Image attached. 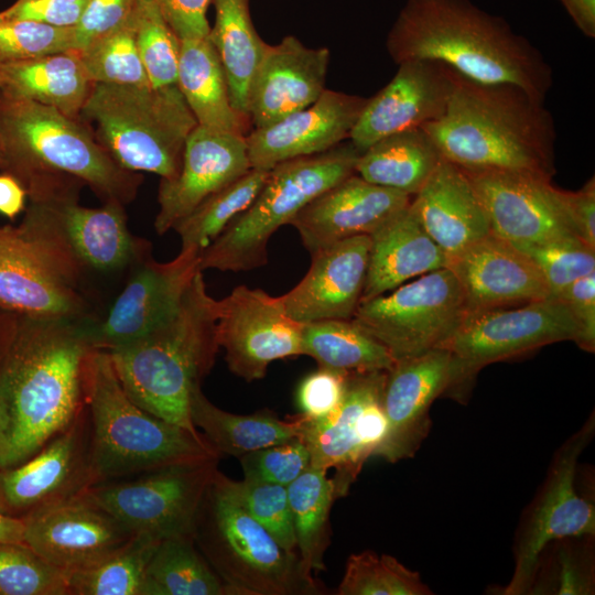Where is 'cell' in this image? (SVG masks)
Segmentation results:
<instances>
[{
	"label": "cell",
	"instance_id": "277c9868",
	"mask_svg": "<svg viewBox=\"0 0 595 595\" xmlns=\"http://www.w3.org/2000/svg\"><path fill=\"white\" fill-rule=\"evenodd\" d=\"M0 169L20 182L30 199L86 184L105 202L125 205L142 182L140 174L117 164L80 120L4 94Z\"/></svg>",
	"mask_w": 595,
	"mask_h": 595
},
{
	"label": "cell",
	"instance_id": "7402d4cb",
	"mask_svg": "<svg viewBox=\"0 0 595 595\" xmlns=\"http://www.w3.org/2000/svg\"><path fill=\"white\" fill-rule=\"evenodd\" d=\"M393 78L367 99L349 141L364 152L376 141L439 120L453 89V68L432 60H407Z\"/></svg>",
	"mask_w": 595,
	"mask_h": 595
},
{
	"label": "cell",
	"instance_id": "2e32d148",
	"mask_svg": "<svg viewBox=\"0 0 595 595\" xmlns=\"http://www.w3.org/2000/svg\"><path fill=\"white\" fill-rule=\"evenodd\" d=\"M463 171L486 213L490 234L517 247L578 238L550 177L524 171Z\"/></svg>",
	"mask_w": 595,
	"mask_h": 595
},
{
	"label": "cell",
	"instance_id": "f546056e",
	"mask_svg": "<svg viewBox=\"0 0 595 595\" xmlns=\"http://www.w3.org/2000/svg\"><path fill=\"white\" fill-rule=\"evenodd\" d=\"M78 188L50 194L43 201L53 213L69 248L82 263L98 270H112L130 262L138 244L129 231L123 205L105 202L89 208L78 204Z\"/></svg>",
	"mask_w": 595,
	"mask_h": 595
},
{
	"label": "cell",
	"instance_id": "484cf974",
	"mask_svg": "<svg viewBox=\"0 0 595 595\" xmlns=\"http://www.w3.org/2000/svg\"><path fill=\"white\" fill-rule=\"evenodd\" d=\"M467 311L508 307L551 296L538 267L517 246L493 234L448 259Z\"/></svg>",
	"mask_w": 595,
	"mask_h": 595
},
{
	"label": "cell",
	"instance_id": "60d3db41",
	"mask_svg": "<svg viewBox=\"0 0 595 595\" xmlns=\"http://www.w3.org/2000/svg\"><path fill=\"white\" fill-rule=\"evenodd\" d=\"M269 171L251 167L230 184L209 195L180 219L172 229L180 236L181 249L196 248L202 252L208 247L252 204Z\"/></svg>",
	"mask_w": 595,
	"mask_h": 595
},
{
	"label": "cell",
	"instance_id": "c3c4849f",
	"mask_svg": "<svg viewBox=\"0 0 595 595\" xmlns=\"http://www.w3.org/2000/svg\"><path fill=\"white\" fill-rule=\"evenodd\" d=\"M540 270L552 296L574 281L595 272V249L578 238L518 247Z\"/></svg>",
	"mask_w": 595,
	"mask_h": 595
},
{
	"label": "cell",
	"instance_id": "9f6ffc18",
	"mask_svg": "<svg viewBox=\"0 0 595 595\" xmlns=\"http://www.w3.org/2000/svg\"><path fill=\"white\" fill-rule=\"evenodd\" d=\"M180 41L209 36L207 10L212 0H155Z\"/></svg>",
	"mask_w": 595,
	"mask_h": 595
},
{
	"label": "cell",
	"instance_id": "91938a15",
	"mask_svg": "<svg viewBox=\"0 0 595 595\" xmlns=\"http://www.w3.org/2000/svg\"><path fill=\"white\" fill-rule=\"evenodd\" d=\"M564 9L587 37H595V0H561Z\"/></svg>",
	"mask_w": 595,
	"mask_h": 595
},
{
	"label": "cell",
	"instance_id": "be15d7a7",
	"mask_svg": "<svg viewBox=\"0 0 595 595\" xmlns=\"http://www.w3.org/2000/svg\"><path fill=\"white\" fill-rule=\"evenodd\" d=\"M2 96H3V93H2V90L0 89V99L2 98Z\"/></svg>",
	"mask_w": 595,
	"mask_h": 595
},
{
	"label": "cell",
	"instance_id": "44dd1931",
	"mask_svg": "<svg viewBox=\"0 0 595 595\" xmlns=\"http://www.w3.org/2000/svg\"><path fill=\"white\" fill-rule=\"evenodd\" d=\"M201 251L181 249L169 262L147 260L98 326L87 327L93 349L109 351L145 335L178 307L199 268Z\"/></svg>",
	"mask_w": 595,
	"mask_h": 595
},
{
	"label": "cell",
	"instance_id": "6da1fadb",
	"mask_svg": "<svg viewBox=\"0 0 595 595\" xmlns=\"http://www.w3.org/2000/svg\"><path fill=\"white\" fill-rule=\"evenodd\" d=\"M91 349L87 326L77 321L22 316L11 331L0 358V399L10 421L3 468L33 456L84 410Z\"/></svg>",
	"mask_w": 595,
	"mask_h": 595
},
{
	"label": "cell",
	"instance_id": "ba28073f",
	"mask_svg": "<svg viewBox=\"0 0 595 595\" xmlns=\"http://www.w3.org/2000/svg\"><path fill=\"white\" fill-rule=\"evenodd\" d=\"M193 538L230 595L323 593L299 555L284 550L220 488L214 476L198 508Z\"/></svg>",
	"mask_w": 595,
	"mask_h": 595
},
{
	"label": "cell",
	"instance_id": "94428289",
	"mask_svg": "<svg viewBox=\"0 0 595 595\" xmlns=\"http://www.w3.org/2000/svg\"><path fill=\"white\" fill-rule=\"evenodd\" d=\"M25 520L13 516L0 506V544L24 543Z\"/></svg>",
	"mask_w": 595,
	"mask_h": 595
},
{
	"label": "cell",
	"instance_id": "d6a6232c",
	"mask_svg": "<svg viewBox=\"0 0 595 595\" xmlns=\"http://www.w3.org/2000/svg\"><path fill=\"white\" fill-rule=\"evenodd\" d=\"M177 86L197 125L247 134L250 121L231 104L226 75L209 36L181 41Z\"/></svg>",
	"mask_w": 595,
	"mask_h": 595
},
{
	"label": "cell",
	"instance_id": "d4e9b609",
	"mask_svg": "<svg viewBox=\"0 0 595 595\" xmlns=\"http://www.w3.org/2000/svg\"><path fill=\"white\" fill-rule=\"evenodd\" d=\"M410 202V195L372 184L355 173L311 201L289 225L313 255L354 236H370Z\"/></svg>",
	"mask_w": 595,
	"mask_h": 595
},
{
	"label": "cell",
	"instance_id": "f5cc1de1",
	"mask_svg": "<svg viewBox=\"0 0 595 595\" xmlns=\"http://www.w3.org/2000/svg\"><path fill=\"white\" fill-rule=\"evenodd\" d=\"M139 0H89L75 28V50L123 24L136 11Z\"/></svg>",
	"mask_w": 595,
	"mask_h": 595
},
{
	"label": "cell",
	"instance_id": "3957f363",
	"mask_svg": "<svg viewBox=\"0 0 595 595\" xmlns=\"http://www.w3.org/2000/svg\"><path fill=\"white\" fill-rule=\"evenodd\" d=\"M422 128L442 159L463 170L555 173L554 119L519 86L479 83L453 69L445 113Z\"/></svg>",
	"mask_w": 595,
	"mask_h": 595
},
{
	"label": "cell",
	"instance_id": "4316f807",
	"mask_svg": "<svg viewBox=\"0 0 595 595\" xmlns=\"http://www.w3.org/2000/svg\"><path fill=\"white\" fill-rule=\"evenodd\" d=\"M328 62L327 47H307L292 35L268 44L249 91L252 129L272 125L315 102L326 89Z\"/></svg>",
	"mask_w": 595,
	"mask_h": 595
},
{
	"label": "cell",
	"instance_id": "11a10c76",
	"mask_svg": "<svg viewBox=\"0 0 595 595\" xmlns=\"http://www.w3.org/2000/svg\"><path fill=\"white\" fill-rule=\"evenodd\" d=\"M555 298L565 303L578 326L577 345L587 351H594L595 272L574 281Z\"/></svg>",
	"mask_w": 595,
	"mask_h": 595
},
{
	"label": "cell",
	"instance_id": "603a6c76",
	"mask_svg": "<svg viewBox=\"0 0 595 595\" xmlns=\"http://www.w3.org/2000/svg\"><path fill=\"white\" fill-rule=\"evenodd\" d=\"M250 169L245 136L197 125L185 142L178 174L161 180L155 231L167 232L205 198Z\"/></svg>",
	"mask_w": 595,
	"mask_h": 595
},
{
	"label": "cell",
	"instance_id": "d590c367",
	"mask_svg": "<svg viewBox=\"0 0 595 595\" xmlns=\"http://www.w3.org/2000/svg\"><path fill=\"white\" fill-rule=\"evenodd\" d=\"M442 156L428 132L415 128L389 134L359 155L356 174L383 187L415 195Z\"/></svg>",
	"mask_w": 595,
	"mask_h": 595
},
{
	"label": "cell",
	"instance_id": "f907efd6",
	"mask_svg": "<svg viewBox=\"0 0 595 595\" xmlns=\"http://www.w3.org/2000/svg\"><path fill=\"white\" fill-rule=\"evenodd\" d=\"M239 459L244 479L285 487L305 472L311 463L302 436L249 452Z\"/></svg>",
	"mask_w": 595,
	"mask_h": 595
},
{
	"label": "cell",
	"instance_id": "f6af8a7d",
	"mask_svg": "<svg viewBox=\"0 0 595 595\" xmlns=\"http://www.w3.org/2000/svg\"><path fill=\"white\" fill-rule=\"evenodd\" d=\"M214 477L220 488L257 520L284 550L298 554L285 486L247 479L234 480L218 469Z\"/></svg>",
	"mask_w": 595,
	"mask_h": 595
},
{
	"label": "cell",
	"instance_id": "680465c9",
	"mask_svg": "<svg viewBox=\"0 0 595 595\" xmlns=\"http://www.w3.org/2000/svg\"><path fill=\"white\" fill-rule=\"evenodd\" d=\"M26 192L20 182L8 173L0 175V213L13 219L24 208Z\"/></svg>",
	"mask_w": 595,
	"mask_h": 595
},
{
	"label": "cell",
	"instance_id": "816d5d0a",
	"mask_svg": "<svg viewBox=\"0 0 595 595\" xmlns=\"http://www.w3.org/2000/svg\"><path fill=\"white\" fill-rule=\"evenodd\" d=\"M349 372L318 367L307 375L296 390V404L306 420H318L340 404Z\"/></svg>",
	"mask_w": 595,
	"mask_h": 595
},
{
	"label": "cell",
	"instance_id": "74e56055",
	"mask_svg": "<svg viewBox=\"0 0 595 595\" xmlns=\"http://www.w3.org/2000/svg\"><path fill=\"white\" fill-rule=\"evenodd\" d=\"M141 595H230L192 534L162 539L150 559Z\"/></svg>",
	"mask_w": 595,
	"mask_h": 595
},
{
	"label": "cell",
	"instance_id": "1f68e13d",
	"mask_svg": "<svg viewBox=\"0 0 595 595\" xmlns=\"http://www.w3.org/2000/svg\"><path fill=\"white\" fill-rule=\"evenodd\" d=\"M94 83L73 51L0 64V89L79 120Z\"/></svg>",
	"mask_w": 595,
	"mask_h": 595
},
{
	"label": "cell",
	"instance_id": "ee69618b",
	"mask_svg": "<svg viewBox=\"0 0 595 595\" xmlns=\"http://www.w3.org/2000/svg\"><path fill=\"white\" fill-rule=\"evenodd\" d=\"M337 595H431L420 574L396 558L366 550L350 554Z\"/></svg>",
	"mask_w": 595,
	"mask_h": 595
},
{
	"label": "cell",
	"instance_id": "ac0fdd59",
	"mask_svg": "<svg viewBox=\"0 0 595 595\" xmlns=\"http://www.w3.org/2000/svg\"><path fill=\"white\" fill-rule=\"evenodd\" d=\"M450 389L457 390V369L448 349L396 359L382 392L388 433L374 456L389 463L412 457L429 434L433 401Z\"/></svg>",
	"mask_w": 595,
	"mask_h": 595
},
{
	"label": "cell",
	"instance_id": "83f0119b",
	"mask_svg": "<svg viewBox=\"0 0 595 595\" xmlns=\"http://www.w3.org/2000/svg\"><path fill=\"white\" fill-rule=\"evenodd\" d=\"M370 237L354 236L312 256L304 278L281 295L288 315L306 324L323 320H351L366 282Z\"/></svg>",
	"mask_w": 595,
	"mask_h": 595
},
{
	"label": "cell",
	"instance_id": "f1b7e54d",
	"mask_svg": "<svg viewBox=\"0 0 595 595\" xmlns=\"http://www.w3.org/2000/svg\"><path fill=\"white\" fill-rule=\"evenodd\" d=\"M410 209L448 259L490 234L486 213L466 173L444 159L413 195Z\"/></svg>",
	"mask_w": 595,
	"mask_h": 595
},
{
	"label": "cell",
	"instance_id": "7a4b0ae2",
	"mask_svg": "<svg viewBox=\"0 0 595 595\" xmlns=\"http://www.w3.org/2000/svg\"><path fill=\"white\" fill-rule=\"evenodd\" d=\"M386 47L396 64L436 61L475 82L519 86L542 102L553 84L538 47L472 0H408Z\"/></svg>",
	"mask_w": 595,
	"mask_h": 595
},
{
	"label": "cell",
	"instance_id": "e0dca14e",
	"mask_svg": "<svg viewBox=\"0 0 595 595\" xmlns=\"http://www.w3.org/2000/svg\"><path fill=\"white\" fill-rule=\"evenodd\" d=\"M303 324L291 318L281 296L236 286L218 301V343L231 372L253 381L278 359L302 355Z\"/></svg>",
	"mask_w": 595,
	"mask_h": 595
},
{
	"label": "cell",
	"instance_id": "ffe728a7",
	"mask_svg": "<svg viewBox=\"0 0 595 595\" xmlns=\"http://www.w3.org/2000/svg\"><path fill=\"white\" fill-rule=\"evenodd\" d=\"M91 486L89 420L85 409L37 453L0 469V506L25 517Z\"/></svg>",
	"mask_w": 595,
	"mask_h": 595
},
{
	"label": "cell",
	"instance_id": "8992f818",
	"mask_svg": "<svg viewBox=\"0 0 595 595\" xmlns=\"http://www.w3.org/2000/svg\"><path fill=\"white\" fill-rule=\"evenodd\" d=\"M91 486L162 467L219 458L203 434L164 421L125 392L108 351L91 349L84 376Z\"/></svg>",
	"mask_w": 595,
	"mask_h": 595
},
{
	"label": "cell",
	"instance_id": "5b68a950",
	"mask_svg": "<svg viewBox=\"0 0 595 595\" xmlns=\"http://www.w3.org/2000/svg\"><path fill=\"white\" fill-rule=\"evenodd\" d=\"M217 321L218 301L207 293L198 271L167 320L108 351L128 397L147 412L199 434L191 421L190 399L220 348Z\"/></svg>",
	"mask_w": 595,
	"mask_h": 595
},
{
	"label": "cell",
	"instance_id": "9a60e30c",
	"mask_svg": "<svg viewBox=\"0 0 595 595\" xmlns=\"http://www.w3.org/2000/svg\"><path fill=\"white\" fill-rule=\"evenodd\" d=\"M386 372H349L338 408L322 419H305L302 439L310 452V467L335 469L332 480L337 499L348 494L366 461L387 436L382 405Z\"/></svg>",
	"mask_w": 595,
	"mask_h": 595
},
{
	"label": "cell",
	"instance_id": "8fae6325",
	"mask_svg": "<svg viewBox=\"0 0 595 595\" xmlns=\"http://www.w3.org/2000/svg\"><path fill=\"white\" fill-rule=\"evenodd\" d=\"M466 312L456 277L442 268L399 285L390 294L360 302L351 320L386 346L396 360L443 348Z\"/></svg>",
	"mask_w": 595,
	"mask_h": 595
},
{
	"label": "cell",
	"instance_id": "e575fe53",
	"mask_svg": "<svg viewBox=\"0 0 595 595\" xmlns=\"http://www.w3.org/2000/svg\"><path fill=\"white\" fill-rule=\"evenodd\" d=\"M212 3L215 22L209 40L224 68L231 104L249 120V91L268 44L251 21L249 0H212Z\"/></svg>",
	"mask_w": 595,
	"mask_h": 595
},
{
	"label": "cell",
	"instance_id": "db71d44e",
	"mask_svg": "<svg viewBox=\"0 0 595 595\" xmlns=\"http://www.w3.org/2000/svg\"><path fill=\"white\" fill-rule=\"evenodd\" d=\"M89 0H17L0 15L33 21L55 28H72L79 22Z\"/></svg>",
	"mask_w": 595,
	"mask_h": 595
},
{
	"label": "cell",
	"instance_id": "7c38bea8",
	"mask_svg": "<svg viewBox=\"0 0 595 595\" xmlns=\"http://www.w3.org/2000/svg\"><path fill=\"white\" fill-rule=\"evenodd\" d=\"M595 432L594 414L556 450L538 494L522 513L513 541L515 570L504 595L530 594L547 544L595 536V506L576 490L578 457Z\"/></svg>",
	"mask_w": 595,
	"mask_h": 595
},
{
	"label": "cell",
	"instance_id": "5bb4252c",
	"mask_svg": "<svg viewBox=\"0 0 595 595\" xmlns=\"http://www.w3.org/2000/svg\"><path fill=\"white\" fill-rule=\"evenodd\" d=\"M580 339L578 326L565 303L555 296L508 307L467 311L443 348L457 369V389L486 365L544 345Z\"/></svg>",
	"mask_w": 595,
	"mask_h": 595
},
{
	"label": "cell",
	"instance_id": "4fadbf2b",
	"mask_svg": "<svg viewBox=\"0 0 595 595\" xmlns=\"http://www.w3.org/2000/svg\"><path fill=\"white\" fill-rule=\"evenodd\" d=\"M219 458L182 463L136 478L93 485L84 494L133 533L159 539L192 534Z\"/></svg>",
	"mask_w": 595,
	"mask_h": 595
},
{
	"label": "cell",
	"instance_id": "836d02e7",
	"mask_svg": "<svg viewBox=\"0 0 595 595\" xmlns=\"http://www.w3.org/2000/svg\"><path fill=\"white\" fill-rule=\"evenodd\" d=\"M190 416L195 428L221 455L240 457L249 452L302 436L305 418L296 414L281 420L269 411L235 414L214 405L196 387L190 399Z\"/></svg>",
	"mask_w": 595,
	"mask_h": 595
},
{
	"label": "cell",
	"instance_id": "681fc988",
	"mask_svg": "<svg viewBox=\"0 0 595 595\" xmlns=\"http://www.w3.org/2000/svg\"><path fill=\"white\" fill-rule=\"evenodd\" d=\"M75 50V28L0 15V64Z\"/></svg>",
	"mask_w": 595,
	"mask_h": 595
},
{
	"label": "cell",
	"instance_id": "ab89813d",
	"mask_svg": "<svg viewBox=\"0 0 595 595\" xmlns=\"http://www.w3.org/2000/svg\"><path fill=\"white\" fill-rule=\"evenodd\" d=\"M161 539L134 533L99 563L67 573V595H141L145 570Z\"/></svg>",
	"mask_w": 595,
	"mask_h": 595
},
{
	"label": "cell",
	"instance_id": "7bdbcfd3",
	"mask_svg": "<svg viewBox=\"0 0 595 595\" xmlns=\"http://www.w3.org/2000/svg\"><path fill=\"white\" fill-rule=\"evenodd\" d=\"M136 15L137 9L120 26L73 51L94 84L150 85L138 52Z\"/></svg>",
	"mask_w": 595,
	"mask_h": 595
},
{
	"label": "cell",
	"instance_id": "6125c7cd",
	"mask_svg": "<svg viewBox=\"0 0 595 595\" xmlns=\"http://www.w3.org/2000/svg\"><path fill=\"white\" fill-rule=\"evenodd\" d=\"M10 443V421L7 409L0 399V469L4 467V463L9 452Z\"/></svg>",
	"mask_w": 595,
	"mask_h": 595
},
{
	"label": "cell",
	"instance_id": "4dcf8cb0",
	"mask_svg": "<svg viewBox=\"0 0 595 595\" xmlns=\"http://www.w3.org/2000/svg\"><path fill=\"white\" fill-rule=\"evenodd\" d=\"M369 237L368 268L360 302L447 267V256L425 232L410 205Z\"/></svg>",
	"mask_w": 595,
	"mask_h": 595
},
{
	"label": "cell",
	"instance_id": "b9f144b4",
	"mask_svg": "<svg viewBox=\"0 0 595 595\" xmlns=\"http://www.w3.org/2000/svg\"><path fill=\"white\" fill-rule=\"evenodd\" d=\"M593 536L567 537L545 545L530 594H594Z\"/></svg>",
	"mask_w": 595,
	"mask_h": 595
},
{
	"label": "cell",
	"instance_id": "30bf717a",
	"mask_svg": "<svg viewBox=\"0 0 595 595\" xmlns=\"http://www.w3.org/2000/svg\"><path fill=\"white\" fill-rule=\"evenodd\" d=\"M82 268L43 201H31L18 227L0 226L3 309L36 320L78 321L86 311L78 290Z\"/></svg>",
	"mask_w": 595,
	"mask_h": 595
},
{
	"label": "cell",
	"instance_id": "d6986e66",
	"mask_svg": "<svg viewBox=\"0 0 595 595\" xmlns=\"http://www.w3.org/2000/svg\"><path fill=\"white\" fill-rule=\"evenodd\" d=\"M23 518L24 543L66 574L99 563L134 534L84 493Z\"/></svg>",
	"mask_w": 595,
	"mask_h": 595
},
{
	"label": "cell",
	"instance_id": "6f0895ef",
	"mask_svg": "<svg viewBox=\"0 0 595 595\" xmlns=\"http://www.w3.org/2000/svg\"><path fill=\"white\" fill-rule=\"evenodd\" d=\"M560 197L577 237L595 249V182L592 177L578 191L560 190Z\"/></svg>",
	"mask_w": 595,
	"mask_h": 595
},
{
	"label": "cell",
	"instance_id": "f35d334b",
	"mask_svg": "<svg viewBox=\"0 0 595 595\" xmlns=\"http://www.w3.org/2000/svg\"><path fill=\"white\" fill-rule=\"evenodd\" d=\"M296 552L303 569L313 574L325 570L329 544V511L337 499L327 470L309 467L286 486Z\"/></svg>",
	"mask_w": 595,
	"mask_h": 595
},
{
	"label": "cell",
	"instance_id": "52a82bcc",
	"mask_svg": "<svg viewBox=\"0 0 595 595\" xmlns=\"http://www.w3.org/2000/svg\"><path fill=\"white\" fill-rule=\"evenodd\" d=\"M79 120L122 169L174 178L197 126L178 86L95 83Z\"/></svg>",
	"mask_w": 595,
	"mask_h": 595
},
{
	"label": "cell",
	"instance_id": "7dc6e473",
	"mask_svg": "<svg viewBox=\"0 0 595 595\" xmlns=\"http://www.w3.org/2000/svg\"><path fill=\"white\" fill-rule=\"evenodd\" d=\"M0 595H67V576L25 543H2Z\"/></svg>",
	"mask_w": 595,
	"mask_h": 595
},
{
	"label": "cell",
	"instance_id": "cb8c5ba5",
	"mask_svg": "<svg viewBox=\"0 0 595 595\" xmlns=\"http://www.w3.org/2000/svg\"><path fill=\"white\" fill-rule=\"evenodd\" d=\"M367 98L325 89L309 107L245 136L252 169L271 170L279 163L318 154L344 142Z\"/></svg>",
	"mask_w": 595,
	"mask_h": 595
},
{
	"label": "cell",
	"instance_id": "8d00e7d4",
	"mask_svg": "<svg viewBox=\"0 0 595 595\" xmlns=\"http://www.w3.org/2000/svg\"><path fill=\"white\" fill-rule=\"evenodd\" d=\"M302 355L318 367L346 372L388 371L394 358L380 342L353 320H323L303 324Z\"/></svg>",
	"mask_w": 595,
	"mask_h": 595
},
{
	"label": "cell",
	"instance_id": "bcb514c9",
	"mask_svg": "<svg viewBox=\"0 0 595 595\" xmlns=\"http://www.w3.org/2000/svg\"><path fill=\"white\" fill-rule=\"evenodd\" d=\"M136 39L150 85L154 88L177 86L181 41L163 18L155 0H139Z\"/></svg>",
	"mask_w": 595,
	"mask_h": 595
},
{
	"label": "cell",
	"instance_id": "9c48e42d",
	"mask_svg": "<svg viewBox=\"0 0 595 595\" xmlns=\"http://www.w3.org/2000/svg\"><path fill=\"white\" fill-rule=\"evenodd\" d=\"M361 152L350 142L273 166L252 204L206 247L199 268L249 271L267 263L271 236L311 201L356 173Z\"/></svg>",
	"mask_w": 595,
	"mask_h": 595
}]
</instances>
